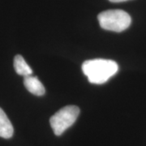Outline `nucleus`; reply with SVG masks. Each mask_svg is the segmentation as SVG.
<instances>
[{
  "instance_id": "obj_1",
  "label": "nucleus",
  "mask_w": 146,
  "mask_h": 146,
  "mask_svg": "<svg viewBox=\"0 0 146 146\" xmlns=\"http://www.w3.org/2000/svg\"><path fill=\"white\" fill-rule=\"evenodd\" d=\"M119 70L116 62L110 59L95 58L86 60L82 64V71L90 83L102 84L115 76Z\"/></svg>"
},
{
  "instance_id": "obj_2",
  "label": "nucleus",
  "mask_w": 146,
  "mask_h": 146,
  "mask_svg": "<svg viewBox=\"0 0 146 146\" xmlns=\"http://www.w3.org/2000/svg\"><path fill=\"white\" fill-rule=\"evenodd\" d=\"M98 19L100 26L105 30L120 33L131 25V18L124 11L119 9L107 10L101 12Z\"/></svg>"
},
{
  "instance_id": "obj_3",
  "label": "nucleus",
  "mask_w": 146,
  "mask_h": 146,
  "mask_svg": "<svg viewBox=\"0 0 146 146\" xmlns=\"http://www.w3.org/2000/svg\"><path fill=\"white\" fill-rule=\"evenodd\" d=\"M80 114L76 106H67L60 109L50 119V123L55 136H61L65 131L74 124Z\"/></svg>"
},
{
  "instance_id": "obj_4",
  "label": "nucleus",
  "mask_w": 146,
  "mask_h": 146,
  "mask_svg": "<svg viewBox=\"0 0 146 146\" xmlns=\"http://www.w3.org/2000/svg\"><path fill=\"white\" fill-rule=\"evenodd\" d=\"M24 84L29 93L36 96H42L46 93L45 87L42 82L36 76H33L32 75L24 78Z\"/></svg>"
},
{
  "instance_id": "obj_5",
  "label": "nucleus",
  "mask_w": 146,
  "mask_h": 146,
  "mask_svg": "<svg viewBox=\"0 0 146 146\" xmlns=\"http://www.w3.org/2000/svg\"><path fill=\"white\" fill-rule=\"evenodd\" d=\"M14 129L6 113L0 108V137L9 139L13 136Z\"/></svg>"
},
{
  "instance_id": "obj_6",
  "label": "nucleus",
  "mask_w": 146,
  "mask_h": 146,
  "mask_svg": "<svg viewBox=\"0 0 146 146\" xmlns=\"http://www.w3.org/2000/svg\"><path fill=\"white\" fill-rule=\"evenodd\" d=\"M14 68L16 72L20 75L23 76L24 77L30 76L33 74V70L28 65L25 58L21 56V54H17L15 56L14 58Z\"/></svg>"
},
{
  "instance_id": "obj_7",
  "label": "nucleus",
  "mask_w": 146,
  "mask_h": 146,
  "mask_svg": "<svg viewBox=\"0 0 146 146\" xmlns=\"http://www.w3.org/2000/svg\"><path fill=\"white\" fill-rule=\"evenodd\" d=\"M109 1L112 2V3H122V2H126L128 0H109Z\"/></svg>"
}]
</instances>
